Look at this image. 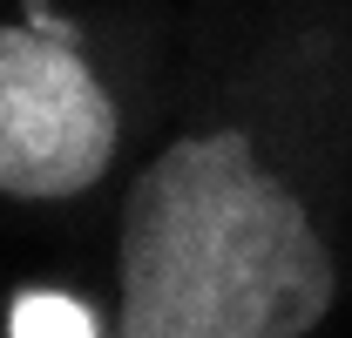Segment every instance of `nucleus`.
Here are the masks:
<instances>
[{
	"mask_svg": "<svg viewBox=\"0 0 352 338\" xmlns=\"http://www.w3.org/2000/svg\"><path fill=\"white\" fill-rule=\"evenodd\" d=\"M116 156V109L75 47L41 27H0V190L75 196Z\"/></svg>",
	"mask_w": 352,
	"mask_h": 338,
	"instance_id": "nucleus-2",
	"label": "nucleus"
},
{
	"mask_svg": "<svg viewBox=\"0 0 352 338\" xmlns=\"http://www.w3.org/2000/svg\"><path fill=\"white\" fill-rule=\"evenodd\" d=\"M339 291L298 196L251 135L176 142L122 210V338H305Z\"/></svg>",
	"mask_w": 352,
	"mask_h": 338,
	"instance_id": "nucleus-1",
	"label": "nucleus"
},
{
	"mask_svg": "<svg viewBox=\"0 0 352 338\" xmlns=\"http://www.w3.org/2000/svg\"><path fill=\"white\" fill-rule=\"evenodd\" d=\"M7 338H95V318L61 291H28V297H14Z\"/></svg>",
	"mask_w": 352,
	"mask_h": 338,
	"instance_id": "nucleus-3",
	"label": "nucleus"
}]
</instances>
